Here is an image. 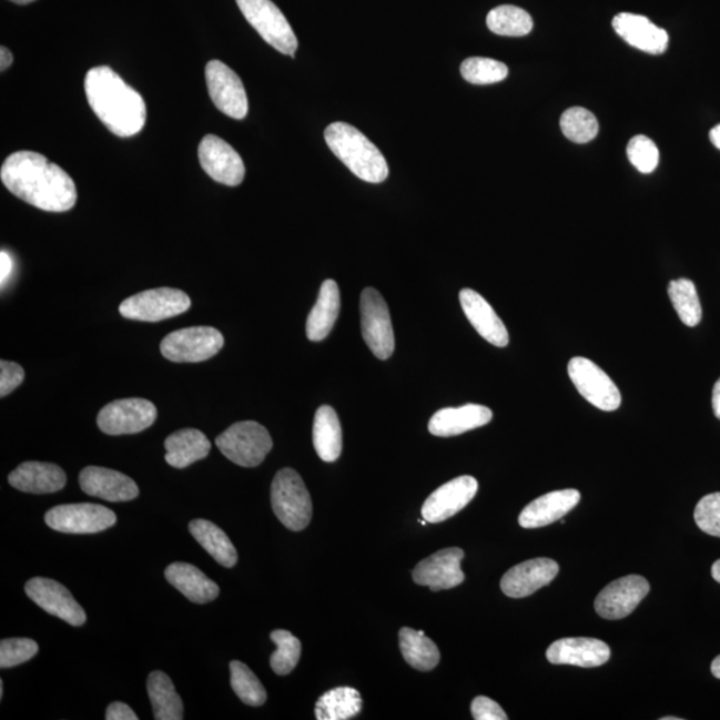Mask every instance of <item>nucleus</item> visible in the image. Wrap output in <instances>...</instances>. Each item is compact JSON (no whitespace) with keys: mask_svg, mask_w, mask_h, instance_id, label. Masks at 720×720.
Here are the masks:
<instances>
[{"mask_svg":"<svg viewBox=\"0 0 720 720\" xmlns=\"http://www.w3.org/2000/svg\"><path fill=\"white\" fill-rule=\"evenodd\" d=\"M0 180L19 200L49 213H65L75 206L72 178L42 154L19 151L4 161Z\"/></svg>","mask_w":720,"mask_h":720,"instance_id":"nucleus-1","label":"nucleus"},{"mask_svg":"<svg viewBox=\"0 0 720 720\" xmlns=\"http://www.w3.org/2000/svg\"><path fill=\"white\" fill-rule=\"evenodd\" d=\"M84 91L90 108L112 134L134 136L146 124L144 99L108 65H99L88 72Z\"/></svg>","mask_w":720,"mask_h":720,"instance_id":"nucleus-2","label":"nucleus"},{"mask_svg":"<svg viewBox=\"0 0 720 720\" xmlns=\"http://www.w3.org/2000/svg\"><path fill=\"white\" fill-rule=\"evenodd\" d=\"M329 150L359 180L382 183L387 180L388 166L379 149L347 123L335 122L325 131Z\"/></svg>","mask_w":720,"mask_h":720,"instance_id":"nucleus-3","label":"nucleus"},{"mask_svg":"<svg viewBox=\"0 0 720 720\" xmlns=\"http://www.w3.org/2000/svg\"><path fill=\"white\" fill-rule=\"evenodd\" d=\"M271 506L284 527L302 531L313 518V500L301 475L283 468L271 485Z\"/></svg>","mask_w":720,"mask_h":720,"instance_id":"nucleus-4","label":"nucleus"},{"mask_svg":"<svg viewBox=\"0 0 720 720\" xmlns=\"http://www.w3.org/2000/svg\"><path fill=\"white\" fill-rule=\"evenodd\" d=\"M215 444L224 457L241 467L260 466L274 445L267 428L253 420L235 423Z\"/></svg>","mask_w":720,"mask_h":720,"instance_id":"nucleus-5","label":"nucleus"},{"mask_svg":"<svg viewBox=\"0 0 720 720\" xmlns=\"http://www.w3.org/2000/svg\"><path fill=\"white\" fill-rule=\"evenodd\" d=\"M236 4L264 41L284 55L295 57L298 39L276 4L271 0H236Z\"/></svg>","mask_w":720,"mask_h":720,"instance_id":"nucleus-6","label":"nucleus"},{"mask_svg":"<svg viewBox=\"0 0 720 720\" xmlns=\"http://www.w3.org/2000/svg\"><path fill=\"white\" fill-rule=\"evenodd\" d=\"M190 307V296L182 290L161 287L130 296L119 307V313L125 320L161 322L186 313Z\"/></svg>","mask_w":720,"mask_h":720,"instance_id":"nucleus-7","label":"nucleus"},{"mask_svg":"<svg viewBox=\"0 0 720 720\" xmlns=\"http://www.w3.org/2000/svg\"><path fill=\"white\" fill-rule=\"evenodd\" d=\"M223 346L220 329L197 326L169 334L161 343V353L170 362L197 363L213 358Z\"/></svg>","mask_w":720,"mask_h":720,"instance_id":"nucleus-8","label":"nucleus"},{"mask_svg":"<svg viewBox=\"0 0 720 720\" xmlns=\"http://www.w3.org/2000/svg\"><path fill=\"white\" fill-rule=\"evenodd\" d=\"M362 334L376 358L386 361L394 354L395 336L387 303L373 287L361 295Z\"/></svg>","mask_w":720,"mask_h":720,"instance_id":"nucleus-9","label":"nucleus"},{"mask_svg":"<svg viewBox=\"0 0 720 720\" xmlns=\"http://www.w3.org/2000/svg\"><path fill=\"white\" fill-rule=\"evenodd\" d=\"M567 372L579 394L592 406L602 412H616L620 407L619 388L596 363L577 356L568 362Z\"/></svg>","mask_w":720,"mask_h":720,"instance_id":"nucleus-10","label":"nucleus"},{"mask_svg":"<svg viewBox=\"0 0 720 720\" xmlns=\"http://www.w3.org/2000/svg\"><path fill=\"white\" fill-rule=\"evenodd\" d=\"M158 412L154 403L141 398L109 403L98 415V427L108 435H129L144 432L154 425Z\"/></svg>","mask_w":720,"mask_h":720,"instance_id":"nucleus-11","label":"nucleus"},{"mask_svg":"<svg viewBox=\"0 0 720 720\" xmlns=\"http://www.w3.org/2000/svg\"><path fill=\"white\" fill-rule=\"evenodd\" d=\"M45 525L64 534H95L116 524L110 508L92 504L62 505L45 513Z\"/></svg>","mask_w":720,"mask_h":720,"instance_id":"nucleus-12","label":"nucleus"},{"mask_svg":"<svg viewBox=\"0 0 720 720\" xmlns=\"http://www.w3.org/2000/svg\"><path fill=\"white\" fill-rule=\"evenodd\" d=\"M206 82L209 94L216 109L230 118H246L249 99L241 78L229 65L220 61H211L206 65Z\"/></svg>","mask_w":720,"mask_h":720,"instance_id":"nucleus-13","label":"nucleus"},{"mask_svg":"<svg viewBox=\"0 0 720 720\" xmlns=\"http://www.w3.org/2000/svg\"><path fill=\"white\" fill-rule=\"evenodd\" d=\"M24 591L45 612L71 626H83L88 619L72 594L54 579L32 578L26 584Z\"/></svg>","mask_w":720,"mask_h":720,"instance_id":"nucleus-14","label":"nucleus"},{"mask_svg":"<svg viewBox=\"0 0 720 720\" xmlns=\"http://www.w3.org/2000/svg\"><path fill=\"white\" fill-rule=\"evenodd\" d=\"M197 155H200L202 169L215 182L230 187L240 186L243 182L246 169H244L241 155L220 136H204Z\"/></svg>","mask_w":720,"mask_h":720,"instance_id":"nucleus-15","label":"nucleus"},{"mask_svg":"<svg viewBox=\"0 0 720 720\" xmlns=\"http://www.w3.org/2000/svg\"><path fill=\"white\" fill-rule=\"evenodd\" d=\"M650 592V584L640 575H629L606 586L596 599L599 617L609 620L623 619L637 609Z\"/></svg>","mask_w":720,"mask_h":720,"instance_id":"nucleus-16","label":"nucleus"},{"mask_svg":"<svg viewBox=\"0 0 720 720\" xmlns=\"http://www.w3.org/2000/svg\"><path fill=\"white\" fill-rule=\"evenodd\" d=\"M478 488V480L470 475L447 481L426 499L422 507L423 519L428 524H440L453 518L470 504Z\"/></svg>","mask_w":720,"mask_h":720,"instance_id":"nucleus-17","label":"nucleus"},{"mask_svg":"<svg viewBox=\"0 0 720 720\" xmlns=\"http://www.w3.org/2000/svg\"><path fill=\"white\" fill-rule=\"evenodd\" d=\"M465 551L458 547L445 548L422 560L414 568L413 579L416 585L427 586L432 591L450 590L465 582L460 561Z\"/></svg>","mask_w":720,"mask_h":720,"instance_id":"nucleus-18","label":"nucleus"},{"mask_svg":"<svg viewBox=\"0 0 720 720\" xmlns=\"http://www.w3.org/2000/svg\"><path fill=\"white\" fill-rule=\"evenodd\" d=\"M559 572L557 561L548 558H537L514 566L500 580V589L505 596L519 599L533 596L541 587L550 585Z\"/></svg>","mask_w":720,"mask_h":720,"instance_id":"nucleus-19","label":"nucleus"},{"mask_svg":"<svg viewBox=\"0 0 720 720\" xmlns=\"http://www.w3.org/2000/svg\"><path fill=\"white\" fill-rule=\"evenodd\" d=\"M610 647L594 638H564L554 642L546 652L552 665H571L594 669L609 662Z\"/></svg>","mask_w":720,"mask_h":720,"instance_id":"nucleus-20","label":"nucleus"},{"mask_svg":"<svg viewBox=\"0 0 720 720\" xmlns=\"http://www.w3.org/2000/svg\"><path fill=\"white\" fill-rule=\"evenodd\" d=\"M79 485L90 497L109 501H129L139 495V488L128 475L111 468L89 466L79 475Z\"/></svg>","mask_w":720,"mask_h":720,"instance_id":"nucleus-21","label":"nucleus"},{"mask_svg":"<svg viewBox=\"0 0 720 720\" xmlns=\"http://www.w3.org/2000/svg\"><path fill=\"white\" fill-rule=\"evenodd\" d=\"M462 310L468 322L477 329L481 338L497 347H506L510 342L505 323L484 296L471 288H464L459 293Z\"/></svg>","mask_w":720,"mask_h":720,"instance_id":"nucleus-22","label":"nucleus"},{"mask_svg":"<svg viewBox=\"0 0 720 720\" xmlns=\"http://www.w3.org/2000/svg\"><path fill=\"white\" fill-rule=\"evenodd\" d=\"M612 28L625 42L647 54H663L669 45L667 31L643 16L622 12L612 19Z\"/></svg>","mask_w":720,"mask_h":720,"instance_id":"nucleus-23","label":"nucleus"},{"mask_svg":"<svg viewBox=\"0 0 720 720\" xmlns=\"http://www.w3.org/2000/svg\"><path fill=\"white\" fill-rule=\"evenodd\" d=\"M493 420L490 408L480 405L442 408L428 422L434 437L448 438L484 427Z\"/></svg>","mask_w":720,"mask_h":720,"instance_id":"nucleus-24","label":"nucleus"},{"mask_svg":"<svg viewBox=\"0 0 720 720\" xmlns=\"http://www.w3.org/2000/svg\"><path fill=\"white\" fill-rule=\"evenodd\" d=\"M580 500V493L568 490L552 491L531 501L519 515V525L524 528H539L565 518Z\"/></svg>","mask_w":720,"mask_h":720,"instance_id":"nucleus-25","label":"nucleus"},{"mask_svg":"<svg viewBox=\"0 0 720 720\" xmlns=\"http://www.w3.org/2000/svg\"><path fill=\"white\" fill-rule=\"evenodd\" d=\"M9 484L19 491L52 494L61 491L68 477L61 467L43 462H24L9 475Z\"/></svg>","mask_w":720,"mask_h":720,"instance_id":"nucleus-26","label":"nucleus"},{"mask_svg":"<svg viewBox=\"0 0 720 720\" xmlns=\"http://www.w3.org/2000/svg\"><path fill=\"white\" fill-rule=\"evenodd\" d=\"M164 575H166L169 584L180 590L191 602L209 604L220 596V586L193 565L176 561L166 568Z\"/></svg>","mask_w":720,"mask_h":720,"instance_id":"nucleus-27","label":"nucleus"},{"mask_svg":"<svg viewBox=\"0 0 720 720\" xmlns=\"http://www.w3.org/2000/svg\"><path fill=\"white\" fill-rule=\"evenodd\" d=\"M341 312V293L336 282L328 280L323 282L318 301H316L312 313L308 314L306 323L307 338L312 342L326 339L335 326Z\"/></svg>","mask_w":720,"mask_h":720,"instance_id":"nucleus-28","label":"nucleus"},{"mask_svg":"<svg viewBox=\"0 0 720 720\" xmlns=\"http://www.w3.org/2000/svg\"><path fill=\"white\" fill-rule=\"evenodd\" d=\"M164 447L168 464L175 468H186L206 458L211 450L206 435L195 428H183L171 434L164 442Z\"/></svg>","mask_w":720,"mask_h":720,"instance_id":"nucleus-29","label":"nucleus"},{"mask_svg":"<svg viewBox=\"0 0 720 720\" xmlns=\"http://www.w3.org/2000/svg\"><path fill=\"white\" fill-rule=\"evenodd\" d=\"M313 440L316 454L323 462H335L343 447L342 427L338 414L329 406H322L315 414Z\"/></svg>","mask_w":720,"mask_h":720,"instance_id":"nucleus-30","label":"nucleus"},{"mask_svg":"<svg viewBox=\"0 0 720 720\" xmlns=\"http://www.w3.org/2000/svg\"><path fill=\"white\" fill-rule=\"evenodd\" d=\"M191 535L204 550L223 567H234L237 561V551L227 534L213 521L204 519L191 520L189 526Z\"/></svg>","mask_w":720,"mask_h":720,"instance_id":"nucleus-31","label":"nucleus"},{"mask_svg":"<svg viewBox=\"0 0 720 720\" xmlns=\"http://www.w3.org/2000/svg\"><path fill=\"white\" fill-rule=\"evenodd\" d=\"M399 646L403 658L415 670L432 671L439 663L440 652L438 646L427 638L423 631L403 627L399 631Z\"/></svg>","mask_w":720,"mask_h":720,"instance_id":"nucleus-32","label":"nucleus"},{"mask_svg":"<svg viewBox=\"0 0 720 720\" xmlns=\"http://www.w3.org/2000/svg\"><path fill=\"white\" fill-rule=\"evenodd\" d=\"M148 691L156 720L183 719L182 699L166 673L151 672L148 679Z\"/></svg>","mask_w":720,"mask_h":720,"instance_id":"nucleus-33","label":"nucleus"},{"mask_svg":"<svg viewBox=\"0 0 720 720\" xmlns=\"http://www.w3.org/2000/svg\"><path fill=\"white\" fill-rule=\"evenodd\" d=\"M362 698L358 690L352 687H336L318 699L315 704V717L318 720H347L359 716Z\"/></svg>","mask_w":720,"mask_h":720,"instance_id":"nucleus-34","label":"nucleus"},{"mask_svg":"<svg viewBox=\"0 0 720 720\" xmlns=\"http://www.w3.org/2000/svg\"><path fill=\"white\" fill-rule=\"evenodd\" d=\"M487 28L501 37H525L534 28L533 18L517 6L505 4L488 12Z\"/></svg>","mask_w":720,"mask_h":720,"instance_id":"nucleus-35","label":"nucleus"},{"mask_svg":"<svg viewBox=\"0 0 720 720\" xmlns=\"http://www.w3.org/2000/svg\"><path fill=\"white\" fill-rule=\"evenodd\" d=\"M670 301L686 326L696 327L702 321V305H700L696 284L692 281L680 277L669 283Z\"/></svg>","mask_w":720,"mask_h":720,"instance_id":"nucleus-36","label":"nucleus"},{"mask_svg":"<svg viewBox=\"0 0 720 720\" xmlns=\"http://www.w3.org/2000/svg\"><path fill=\"white\" fill-rule=\"evenodd\" d=\"M231 687L243 703L260 707L266 703L267 692L262 682L249 667L240 660L230 663Z\"/></svg>","mask_w":720,"mask_h":720,"instance_id":"nucleus-37","label":"nucleus"},{"mask_svg":"<svg viewBox=\"0 0 720 720\" xmlns=\"http://www.w3.org/2000/svg\"><path fill=\"white\" fill-rule=\"evenodd\" d=\"M271 640L276 645V651L270 658L271 669L277 676H288L298 666L302 645L301 640L286 630L271 632Z\"/></svg>","mask_w":720,"mask_h":720,"instance_id":"nucleus-38","label":"nucleus"},{"mask_svg":"<svg viewBox=\"0 0 720 720\" xmlns=\"http://www.w3.org/2000/svg\"><path fill=\"white\" fill-rule=\"evenodd\" d=\"M560 129L567 139L575 143H589L598 135L599 124L592 112L572 108L560 118Z\"/></svg>","mask_w":720,"mask_h":720,"instance_id":"nucleus-39","label":"nucleus"},{"mask_svg":"<svg viewBox=\"0 0 720 720\" xmlns=\"http://www.w3.org/2000/svg\"><path fill=\"white\" fill-rule=\"evenodd\" d=\"M460 74L473 84H493L505 81L508 69L505 63L490 58H468L460 65Z\"/></svg>","mask_w":720,"mask_h":720,"instance_id":"nucleus-40","label":"nucleus"},{"mask_svg":"<svg viewBox=\"0 0 720 720\" xmlns=\"http://www.w3.org/2000/svg\"><path fill=\"white\" fill-rule=\"evenodd\" d=\"M627 156H629L632 166L642 174H651L659 164V150L657 144L645 135H638L631 139L629 146H627Z\"/></svg>","mask_w":720,"mask_h":720,"instance_id":"nucleus-41","label":"nucleus"},{"mask_svg":"<svg viewBox=\"0 0 720 720\" xmlns=\"http://www.w3.org/2000/svg\"><path fill=\"white\" fill-rule=\"evenodd\" d=\"M39 651L36 640L29 638L3 639L0 642V667L11 669L28 662L34 658Z\"/></svg>","mask_w":720,"mask_h":720,"instance_id":"nucleus-42","label":"nucleus"},{"mask_svg":"<svg viewBox=\"0 0 720 720\" xmlns=\"http://www.w3.org/2000/svg\"><path fill=\"white\" fill-rule=\"evenodd\" d=\"M697 525L704 534L720 538V493L706 495L693 513Z\"/></svg>","mask_w":720,"mask_h":720,"instance_id":"nucleus-43","label":"nucleus"},{"mask_svg":"<svg viewBox=\"0 0 720 720\" xmlns=\"http://www.w3.org/2000/svg\"><path fill=\"white\" fill-rule=\"evenodd\" d=\"M24 369L18 363L2 361L0 362V396L10 395L14 389L22 385L24 381Z\"/></svg>","mask_w":720,"mask_h":720,"instance_id":"nucleus-44","label":"nucleus"},{"mask_svg":"<svg viewBox=\"0 0 720 720\" xmlns=\"http://www.w3.org/2000/svg\"><path fill=\"white\" fill-rule=\"evenodd\" d=\"M471 713L475 720H507V713L495 700L487 697H477L471 703Z\"/></svg>","mask_w":720,"mask_h":720,"instance_id":"nucleus-45","label":"nucleus"},{"mask_svg":"<svg viewBox=\"0 0 720 720\" xmlns=\"http://www.w3.org/2000/svg\"><path fill=\"white\" fill-rule=\"evenodd\" d=\"M105 719L108 720H138V716L134 710L122 702H114L108 707L105 711Z\"/></svg>","mask_w":720,"mask_h":720,"instance_id":"nucleus-46","label":"nucleus"},{"mask_svg":"<svg viewBox=\"0 0 720 720\" xmlns=\"http://www.w3.org/2000/svg\"><path fill=\"white\" fill-rule=\"evenodd\" d=\"M12 271H14V262H12L9 253L2 251L0 253V282H2V286L10 280Z\"/></svg>","mask_w":720,"mask_h":720,"instance_id":"nucleus-47","label":"nucleus"},{"mask_svg":"<svg viewBox=\"0 0 720 720\" xmlns=\"http://www.w3.org/2000/svg\"><path fill=\"white\" fill-rule=\"evenodd\" d=\"M712 409L717 418L720 419V378L716 383L712 389Z\"/></svg>","mask_w":720,"mask_h":720,"instance_id":"nucleus-48","label":"nucleus"},{"mask_svg":"<svg viewBox=\"0 0 720 720\" xmlns=\"http://www.w3.org/2000/svg\"><path fill=\"white\" fill-rule=\"evenodd\" d=\"M12 61H14V58H12L10 50L6 48L0 49V70H8Z\"/></svg>","mask_w":720,"mask_h":720,"instance_id":"nucleus-49","label":"nucleus"},{"mask_svg":"<svg viewBox=\"0 0 720 720\" xmlns=\"http://www.w3.org/2000/svg\"><path fill=\"white\" fill-rule=\"evenodd\" d=\"M710 141L718 150H720V124L716 125L710 131Z\"/></svg>","mask_w":720,"mask_h":720,"instance_id":"nucleus-50","label":"nucleus"},{"mask_svg":"<svg viewBox=\"0 0 720 720\" xmlns=\"http://www.w3.org/2000/svg\"><path fill=\"white\" fill-rule=\"evenodd\" d=\"M711 672L713 677L720 679V656L712 660Z\"/></svg>","mask_w":720,"mask_h":720,"instance_id":"nucleus-51","label":"nucleus"},{"mask_svg":"<svg viewBox=\"0 0 720 720\" xmlns=\"http://www.w3.org/2000/svg\"><path fill=\"white\" fill-rule=\"evenodd\" d=\"M711 574L712 578L716 579L718 584H720V559L712 565Z\"/></svg>","mask_w":720,"mask_h":720,"instance_id":"nucleus-52","label":"nucleus"},{"mask_svg":"<svg viewBox=\"0 0 720 720\" xmlns=\"http://www.w3.org/2000/svg\"><path fill=\"white\" fill-rule=\"evenodd\" d=\"M10 2L17 3V4H29L31 2H34V0H10Z\"/></svg>","mask_w":720,"mask_h":720,"instance_id":"nucleus-53","label":"nucleus"},{"mask_svg":"<svg viewBox=\"0 0 720 720\" xmlns=\"http://www.w3.org/2000/svg\"><path fill=\"white\" fill-rule=\"evenodd\" d=\"M0 698H3V682L0 680Z\"/></svg>","mask_w":720,"mask_h":720,"instance_id":"nucleus-54","label":"nucleus"},{"mask_svg":"<svg viewBox=\"0 0 720 720\" xmlns=\"http://www.w3.org/2000/svg\"><path fill=\"white\" fill-rule=\"evenodd\" d=\"M662 720H680V718L667 717L662 718Z\"/></svg>","mask_w":720,"mask_h":720,"instance_id":"nucleus-55","label":"nucleus"}]
</instances>
